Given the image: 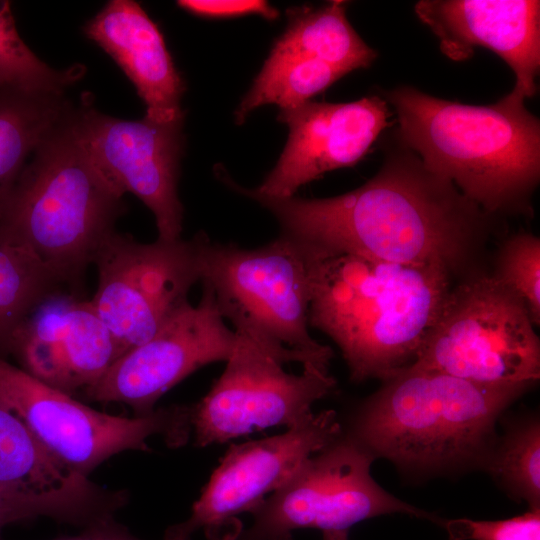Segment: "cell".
<instances>
[{"instance_id": "obj_1", "label": "cell", "mask_w": 540, "mask_h": 540, "mask_svg": "<svg viewBox=\"0 0 540 540\" xmlns=\"http://www.w3.org/2000/svg\"><path fill=\"white\" fill-rule=\"evenodd\" d=\"M278 220L282 235L308 255L355 254L405 265L438 264L451 273L469 259L495 217L430 171L400 141L362 186L328 198H273L226 184Z\"/></svg>"}, {"instance_id": "obj_2", "label": "cell", "mask_w": 540, "mask_h": 540, "mask_svg": "<svg viewBox=\"0 0 540 540\" xmlns=\"http://www.w3.org/2000/svg\"><path fill=\"white\" fill-rule=\"evenodd\" d=\"M309 258V326L337 344L351 379L383 381L412 365L450 293L451 272L355 254Z\"/></svg>"}, {"instance_id": "obj_3", "label": "cell", "mask_w": 540, "mask_h": 540, "mask_svg": "<svg viewBox=\"0 0 540 540\" xmlns=\"http://www.w3.org/2000/svg\"><path fill=\"white\" fill-rule=\"evenodd\" d=\"M398 117L399 141L433 173L451 181L486 213H530L540 178V122L512 89L476 106L412 86L383 92Z\"/></svg>"}, {"instance_id": "obj_4", "label": "cell", "mask_w": 540, "mask_h": 540, "mask_svg": "<svg viewBox=\"0 0 540 540\" xmlns=\"http://www.w3.org/2000/svg\"><path fill=\"white\" fill-rule=\"evenodd\" d=\"M72 108L31 156L0 219V238L28 248L66 282L94 262L124 212L123 196L79 141Z\"/></svg>"}, {"instance_id": "obj_5", "label": "cell", "mask_w": 540, "mask_h": 540, "mask_svg": "<svg viewBox=\"0 0 540 540\" xmlns=\"http://www.w3.org/2000/svg\"><path fill=\"white\" fill-rule=\"evenodd\" d=\"M528 388L479 384L410 365L383 380L346 437L400 464L461 462L480 450L498 415Z\"/></svg>"}, {"instance_id": "obj_6", "label": "cell", "mask_w": 540, "mask_h": 540, "mask_svg": "<svg viewBox=\"0 0 540 540\" xmlns=\"http://www.w3.org/2000/svg\"><path fill=\"white\" fill-rule=\"evenodd\" d=\"M201 282L214 292L235 330L283 365L328 370L333 350L308 331L311 265L306 251L281 235L256 249L212 242L200 233Z\"/></svg>"}, {"instance_id": "obj_7", "label": "cell", "mask_w": 540, "mask_h": 540, "mask_svg": "<svg viewBox=\"0 0 540 540\" xmlns=\"http://www.w3.org/2000/svg\"><path fill=\"white\" fill-rule=\"evenodd\" d=\"M521 299L494 275L450 290L412 366L485 385L540 377V341Z\"/></svg>"}, {"instance_id": "obj_8", "label": "cell", "mask_w": 540, "mask_h": 540, "mask_svg": "<svg viewBox=\"0 0 540 540\" xmlns=\"http://www.w3.org/2000/svg\"><path fill=\"white\" fill-rule=\"evenodd\" d=\"M374 456L341 436L307 458L286 482L250 513L253 522L234 540H293L313 528L348 530L383 514L403 513L435 521L432 514L386 492L370 474Z\"/></svg>"}, {"instance_id": "obj_9", "label": "cell", "mask_w": 540, "mask_h": 540, "mask_svg": "<svg viewBox=\"0 0 540 540\" xmlns=\"http://www.w3.org/2000/svg\"><path fill=\"white\" fill-rule=\"evenodd\" d=\"M0 397L57 459L85 476L122 451H149L146 441L152 436L180 447L192 432L191 406L162 407L133 418L106 414L1 357Z\"/></svg>"}, {"instance_id": "obj_10", "label": "cell", "mask_w": 540, "mask_h": 540, "mask_svg": "<svg viewBox=\"0 0 540 540\" xmlns=\"http://www.w3.org/2000/svg\"><path fill=\"white\" fill-rule=\"evenodd\" d=\"M93 263L98 279L90 301L114 339L118 359L149 340L188 301L201 280L200 233L189 240L140 243L115 231Z\"/></svg>"}, {"instance_id": "obj_11", "label": "cell", "mask_w": 540, "mask_h": 540, "mask_svg": "<svg viewBox=\"0 0 540 540\" xmlns=\"http://www.w3.org/2000/svg\"><path fill=\"white\" fill-rule=\"evenodd\" d=\"M234 331L236 342L225 370L191 406L192 431L199 447L269 427H296L314 414L313 404L336 387L328 370L303 366L300 374L288 373L246 333Z\"/></svg>"}, {"instance_id": "obj_12", "label": "cell", "mask_w": 540, "mask_h": 540, "mask_svg": "<svg viewBox=\"0 0 540 540\" xmlns=\"http://www.w3.org/2000/svg\"><path fill=\"white\" fill-rule=\"evenodd\" d=\"M74 131L88 156L122 196L129 192L153 213L158 238H181L183 207L177 183L183 121L123 120L82 102L72 108Z\"/></svg>"}, {"instance_id": "obj_13", "label": "cell", "mask_w": 540, "mask_h": 540, "mask_svg": "<svg viewBox=\"0 0 540 540\" xmlns=\"http://www.w3.org/2000/svg\"><path fill=\"white\" fill-rule=\"evenodd\" d=\"M198 305L184 303L146 342L129 350L85 388L88 398L152 413L159 398L195 370L231 356L236 334L225 323L211 287Z\"/></svg>"}, {"instance_id": "obj_14", "label": "cell", "mask_w": 540, "mask_h": 540, "mask_svg": "<svg viewBox=\"0 0 540 540\" xmlns=\"http://www.w3.org/2000/svg\"><path fill=\"white\" fill-rule=\"evenodd\" d=\"M342 427L334 410L313 414L286 432L232 445L212 473L190 516L170 526L164 540H191L251 512L310 456L334 442Z\"/></svg>"}, {"instance_id": "obj_15", "label": "cell", "mask_w": 540, "mask_h": 540, "mask_svg": "<svg viewBox=\"0 0 540 540\" xmlns=\"http://www.w3.org/2000/svg\"><path fill=\"white\" fill-rule=\"evenodd\" d=\"M390 115L388 103L378 95L348 103L308 101L280 110L277 119L289 127L287 143L264 182L252 190L288 198L326 172L355 165L387 127Z\"/></svg>"}, {"instance_id": "obj_16", "label": "cell", "mask_w": 540, "mask_h": 540, "mask_svg": "<svg viewBox=\"0 0 540 540\" xmlns=\"http://www.w3.org/2000/svg\"><path fill=\"white\" fill-rule=\"evenodd\" d=\"M0 489L30 520L88 527L114 517L125 491H109L57 459L0 397Z\"/></svg>"}, {"instance_id": "obj_17", "label": "cell", "mask_w": 540, "mask_h": 540, "mask_svg": "<svg viewBox=\"0 0 540 540\" xmlns=\"http://www.w3.org/2000/svg\"><path fill=\"white\" fill-rule=\"evenodd\" d=\"M10 355L35 379L70 394L97 382L117 359V349L90 300L58 292L29 314Z\"/></svg>"}, {"instance_id": "obj_18", "label": "cell", "mask_w": 540, "mask_h": 540, "mask_svg": "<svg viewBox=\"0 0 540 540\" xmlns=\"http://www.w3.org/2000/svg\"><path fill=\"white\" fill-rule=\"evenodd\" d=\"M419 20L453 61L470 59L476 47L500 56L516 76L514 89L529 98L540 69V2L536 0H421Z\"/></svg>"}, {"instance_id": "obj_19", "label": "cell", "mask_w": 540, "mask_h": 540, "mask_svg": "<svg viewBox=\"0 0 540 540\" xmlns=\"http://www.w3.org/2000/svg\"><path fill=\"white\" fill-rule=\"evenodd\" d=\"M122 69L146 105L145 118L161 124L183 121L184 82L158 26L133 0H110L83 27Z\"/></svg>"}, {"instance_id": "obj_20", "label": "cell", "mask_w": 540, "mask_h": 540, "mask_svg": "<svg viewBox=\"0 0 540 540\" xmlns=\"http://www.w3.org/2000/svg\"><path fill=\"white\" fill-rule=\"evenodd\" d=\"M71 108L62 95L0 91V219L28 159Z\"/></svg>"}, {"instance_id": "obj_21", "label": "cell", "mask_w": 540, "mask_h": 540, "mask_svg": "<svg viewBox=\"0 0 540 540\" xmlns=\"http://www.w3.org/2000/svg\"><path fill=\"white\" fill-rule=\"evenodd\" d=\"M346 8V1L334 0L319 9H292L273 48L327 63L345 74L368 68L377 52L351 26Z\"/></svg>"}, {"instance_id": "obj_22", "label": "cell", "mask_w": 540, "mask_h": 540, "mask_svg": "<svg viewBox=\"0 0 540 540\" xmlns=\"http://www.w3.org/2000/svg\"><path fill=\"white\" fill-rule=\"evenodd\" d=\"M66 282L28 248L0 238V357L10 355L16 332Z\"/></svg>"}, {"instance_id": "obj_23", "label": "cell", "mask_w": 540, "mask_h": 540, "mask_svg": "<svg viewBox=\"0 0 540 540\" xmlns=\"http://www.w3.org/2000/svg\"><path fill=\"white\" fill-rule=\"evenodd\" d=\"M344 75L327 63L272 48L235 111L236 124H242L254 109L265 104H277L280 110L298 107Z\"/></svg>"}, {"instance_id": "obj_24", "label": "cell", "mask_w": 540, "mask_h": 540, "mask_svg": "<svg viewBox=\"0 0 540 540\" xmlns=\"http://www.w3.org/2000/svg\"><path fill=\"white\" fill-rule=\"evenodd\" d=\"M83 73L82 66L60 71L38 58L19 35L11 4L0 0V91L63 95Z\"/></svg>"}, {"instance_id": "obj_25", "label": "cell", "mask_w": 540, "mask_h": 540, "mask_svg": "<svg viewBox=\"0 0 540 540\" xmlns=\"http://www.w3.org/2000/svg\"><path fill=\"white\" fill-rule=\"evenodd\" d=\"M491 472L514 493L540 507V429L537 422L510 434L490 464Z\"/></svg>"}, {"instance_id": "obj_26", "label": "cell", "mask_w": 540, "mask_h": 540, "mask_svg": "<svg viewBox=\"0 0 540 540\" xmlns=\"http://www.w3.org/2000/svg\"><path fill=\"white\" fill-rule=\"evenodd\" d=\"M524 303L533 324H540V239L518 233L502 245L493 274Z\"/></svg>"}, {"instance_id": "obj_27", "label": "cell", "mask_w": 540, "mask_h": 540, "mask_svg": "<svg viewBox=\"0 0 540 540\" xmlns=\"http://www.w3.org/2000/svg\"><path fill=\"white\" fill-rule=\"evenodd\" d=\"M445 528L448 540H540V509L504 520L454 519Z\"/></svg>"}, {"instance_id": "obj_28", "label": "cell", "mask_w": 540, "mask_h": 540, "mask_svg": "<svg viewBox=\"0 0 540 540\" xmlns=\"http://www.w3.org/2000/svg\"><path fill=\"white\" fill-rule=\"evenodd\" d=\"M178 6L193 14L204 17H233L247 14H258L266 19L274 20L278 11L266 1H217V0H182Z\"/></svg>"}, {"instance_id": "obj_29", "label": "cell", "mask_w": 540, "mask_h": 540, "mask_svg": "<svg viewBox=\"0 0 540 540\" xmlns=\"http://www.w3.org/2000/svg\"><path fill=\"white\" fill-rule=\"evenodd\" d=\"M242 525L237 519L232 520L222 526L208 529L205 532L207 540H234ZM108 540H140L132 535L129 530L118 524Z\"/></svg>"}, {"instance_id": "obj_30", "label": "cell", "mask_w": 540, "mask_h": 540, "mask_svg": "<svg viewBox=\"0 0 540 540\" xmlns=\"http://www.w3.org/2000/svg\"><path fill=\"white\" fill-rule=\"evenodd\" d=\"M118 524L112 517L84 528L78 535L60 537L54 540H108Z\"/></svg>"}, {"instance_id": "obj_31", "label": "cell", "mask_w": 540, "mask_h": 540, "mask_svg": "<svg viewBox=\"0 0 540 540\" xmlns=\"http://www.w3.org/2000/svg\"><path fill=\"white\" fill-rule=\"evenodd\" d=\"M29 520L27 513L0 489V540L1 532L6 525Z\"/></svg>"}, {"instance_id": "obj_32", "label": "cell", "mask_w": 540, "mask_h": 540, "mask_svg": "<svg viewBox=\"0 0 540 540\" xmlns=\"http://www.w3.org/2000/svg\"><path fill=\"white\" fill-rule=\"evenodd\" d=\"M323 540H348V530L324 531Z\"/></svg>"}]
</instances>
